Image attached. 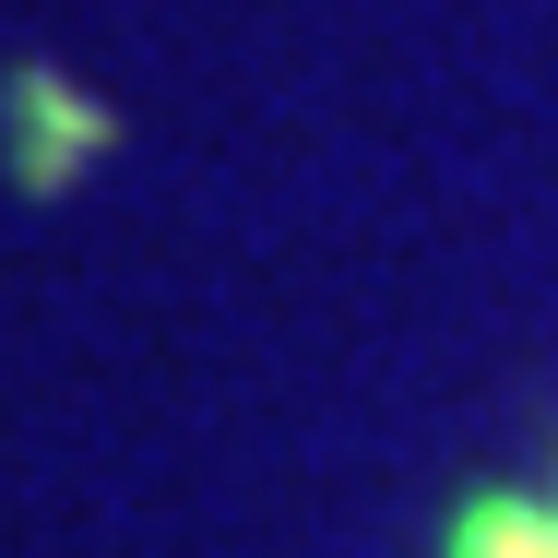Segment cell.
Instances as JSON below:
<instances>
[{"mask_svg":"<svg viewBox=\"0 0 558 558\" xmlns=\"http://www.w3.org/2000/svg\"><path fill=\"white\" fill-rule=\"evenodd\" d=\"M463 558H558V523L547 511H475L463 523Z\"/></svg>","mask_w":558,"mask_h":558,"instance_id":"obj_1","label":"cell"}]
</instances>
